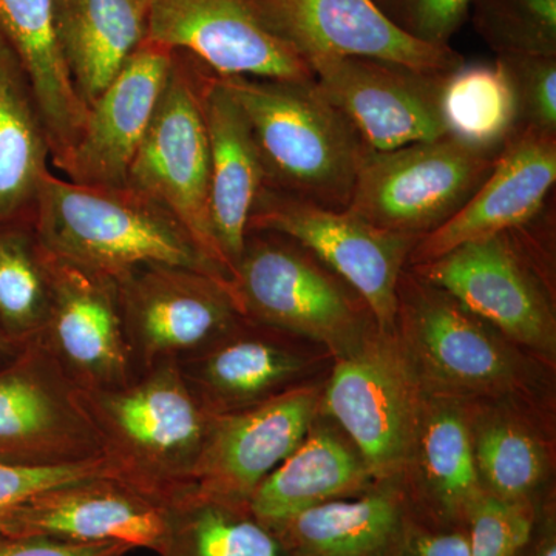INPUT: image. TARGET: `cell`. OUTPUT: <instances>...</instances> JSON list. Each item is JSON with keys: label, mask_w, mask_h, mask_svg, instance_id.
Masks as SVG:
<instances>
[{"label": "cell", "mask_w": 556, "mask_h": 556, "mask_svg": "<svg viewBox=\"0 0 556 556\" xmlns=\"http://www.w3.org/2000/svg\"><path fill=\"white\" fill-rule=\"evenodd\" d=\"M415 274L515 342L543 353L555 350L554 311L510 230L415 265Z\"/></svg>", "instance_id": "7c38bea8"}, {"label": "cell", "mask_w": 556, "mask_h": 556, "mask_svg": "<svg viewBox=\"0 0 556 556\" xmlns=\"http://www.w3.org/2000/svg\"><path fill=\"white\" fill-rule=\"evenodd\" d=\"M343 354L325 408L356 442L372 477L390 478L407 460L417 430L415 372L396 348L369 340Z\"/></svg>", "instance_id": "8fae6325"}, {"label": "cell", "mask_w": 556, "mask_h": 556, "mask_svg": "<svg viewBox=\"0 0 556 556\" xmlns=\"http://www.w3.org/2000/svg\"><path fill=\"white\" fill-rule=\"evenodd\" d=\"M317 402L316 388L291 387L254 407L214 416L192 485L249 503L257 486L302 444Z\"/></svg>", "instance_id": "e0dca14e"}, {"label": "cell", "mask_w": 556, "mask_h": 556, "mask_svg": "<svg viewBox=\"0 0 556 556\" xmlns=\"http://www.w3.org/2000/svg\"><path fill=\"white\" fill-rule=\"evenodd\" d=\"M497 155L448 135L372 152L358 172L348 208L376 228L422 239L473 197Z\"/></svg>", "instance_id": "5b68a950"}, {"label": "cell", "mask_w": 556, "mask_h": 556, "mask_svg": "<svg viewBox=\"0 0 556 556\" xmlns=\"http://www.w3.org/2000/svg\"><path fill=\"white\" fill-rule=\"evenodd\" d=\"M518 556H556V530L554 518L538 517L532 540Z\"/></svg>", "instance_id": "ab89813d"}, {"label": "cell", "mask_w": 556, "mask_h": 556, "mask_svg": "<svg viewBox=\"0 0 556 556\" xmlns=\"http://www.w3.org/2000/svg\"><path fill=\"white\" fill-rule=\"evenodd\" d=\"M102 457L78 387L39 339L0 364V463L58 467Z\"/></svg>", "instance_id": "9c48e42d"}, {"label": "cell", "mask_w": 556, "mask_h": 556, "mask_svg": "<svg viewBox=\"0 0 556 556\" xmlns=\"http://www.w3.org/2000/svg\"><path fill=\"white\" fill-rule=\"evenodd\" d=\"M397 318L433 378L450 387L495 391L510 387L515 365L481 318L468 313L447 292L422 278L401 277Z\"/></svg>", "instance_id": "ffe728a7"}, {"label": "cell", "mask_w": 556, "mask_h": 556, "mask_svg": "<svg viewBox=\"0 0 556 556\" xmlns=\"http://www.w3.org/2000/svg\"><path fill=\"white\" fill-rule=\"evenodd\" d=\"M161 506L166 536L159 556H292L244 501L188 485Z\"/></svg>", "instance_id": "83f0119b"}, {"label": "cell", "mask_w": 556, "mask_h": 556, "mask_svg": "<svg viewBox=\"0 0 556 556\" xmlns=\"http://www.w3.org/2000/svg\"><path fill=\"white\" fill-rule=\"evenodd\" d=\"M555 181L556 135L515 130L473 197L441 228L419 240L409 262H431L468 241L529 225L546 207Z\"/></svg>", "instance_id": "d6986e66"}, {"label": "cell", "mask_w": 556, "mask_h": 556, "mask_svg": "<svg viewBox=\"0 0 556 556\" xmlns=\"http://www.w3.org/2000/svg\"><path fill=\"white\" fill-rule=\"evenodd\" d=\"M175 51L146 39L87 113L64 174L75 185L126 188L127 174L166 87Z\"/></svg>", "instance_id": "ac0fdd59"}, {"label": "cell", "mask_w": 556, "mask_h": 556, "mask_svg": "<svg viewBox=\"0 0 556 556\" xmlns=\"http://www.w3.org/2000/svg\"><path fill=\"white\" fill-rule=\"evenodd\" d=\"M314 80L372 152L445 137L441 93L445 76L371 58L309 61Z\"/></svg>", "instance_id": "30bf717a"}, {"label": "cell", "mask_w": 556, "mask_h": 556, "mask_svg": "<svg viewBox=\"0 0 556 556\" xmlns=\"http://www.w3.org/2000/svg\"><path fill=\"white\" fill-rule=\"evenodd\" d=\"M422 457L426 506L424 518L415 522L430 529H464L468 508L484 492L464 417L452 409L431 417L424 431Z\"/></svg>", "instance_id": "f1b7e54d"}, {"label": "cell", "mask_w": 556, "mask_h": 556, "mask_svg": "<svg viewBox=\"0 0 556 556\" xmlns=\"http://www.w3.org/2000/svg\"><path fill=\"white\" fill-rule=\"evenodd\" d=\"M116 283L137 375L200 353L244 318L232 285L200 270L144 265Z\"/></svg>", "instance_id": "ba28073f"}, {"label": "cell", "mask_w": 556, "mask_h": 556, "mask_svg": "<svg viewBox=\"0 0 556 556\" xmlns=\"http://www.w3.org/2000/svg\"><path fill=\"white\" fill-rule=\"evenodd\" d=\"M475 447L479 479L490 495L532 503L544 477L543 450L535 439L510 424L485 428Z\"/></svg>", "instance_id": "1f68e13d"}, {"label": "cell", "mask_w": 556, "mask_h": 556, "mask_svg": "<svg viewBox=\"0 0 556 556\" xmlns=\"http://www.w3.org/2000/svg\"><path fill=\"white\" fill-rule=\"evenodd\" d=\"M412 522L405 496L380 486L268 527L292 556H401Z\"/></svg>", "instance_id": "603a6c76"}, {"label": "cell", "mask_w": 556, "mask_h": 556, "mask_svg": "<svg viewBox=\"0 0 556 556\" xmlns=\"http://www.w3.org/2000/svg\"><path fill=\"white\" fill-rule=\"evenodd\" d=\"M164 536L159 501L109 475L51 486L0 518V538L123 543L159 554Z\"/></svg>", "instance_id": "2e32d148"}, {"label": "cell", "mask_w": 556, "mask_h": 556, "mask_svg": "<svg viewBox=\"0 0 556 556\" xmlns=\"http://www.w3.org/2000/svg\"><path fill=\"white\" fill-rule=\"evenodd\" d=\"M496 61L517 100V130L556 135V56L500 54Z\"/></svg>", "instance_id": "e575fe53"}, {"label": "cell", "mask_w": 556, "mask_h": 556, "mask_svg": "<svg viewBox=\"0 0 556 556\" xmlns=\"http://www.w3.org/2000/svg\"><path fill=\"white\" fill-rule=\"evenodd\" d=\"M46 254L51 306L40 342L78 390L127 386L137 368L124 332L118 283Z\"/></svg>", "instance_id": "4fadbf2b"}, {"label": "cell", "mask_w": 556, "mask_h": 556, "mask_svg": "<svg viewBox=\"0 0 556 556\" xmlns=\"http://www.w3.org/2000/svg\"><path fill=\"white\" fill-rule=\"evenodd\" d=\"M378 9L408 36L434 47H450V39L470 14L475 0H372Z\"/></svg>", "instance_id": "d590c367"}, {"label": "cell", "mask_w": 556, "mask_h": 556, "mask_svg": "<svg viewBox=\"0 0 556 556\" xmlns=\"http://www.w3.org/2000/svg\"><path fill=\"white\" fill-rule=\"evenodd\" d=\"M364 460L329 431L313 427L288 456L249 497L252 514L266 526L328 501L368 492Z\"/></svg>", "instance_id": "4316f807"}, {"label": "cell", "mask_w": 556, "mask_h": 556, "mask_svg": "<svg viewBox=\"0 0 556 556\" xmlns=\"http://www.w3.org/2000/svg\"><path fill=\"white\" fill-rule=\"evenodd\" d=\"M538 517L535 504L501 500L484 490L464 526L471 556H518L532 540Z\"/></svg>", "instance_id": "836d02e7"}, {"label": "cell", "mask_w": 556, "mask_h": 556, "mask_svg": "<svg viewBox=\"0 0 556 556\" xmlns=\"http://www.w3.org/2000/svg\"><path fill=\"white\" fill-rule=\"evenodd\" d=\"M152 0H58V39L87 109L148 39Z\"/></svg>", "instance_id": "d4e9b609"}, {"label": "cell", "mask_w": 556, "mask_h": 556, "mask_svg": "<svg viewBox=\"0 0 556 556\" xmlns=\"http://www.w3.org/2000/svg\"><path fill=\"white\" fill-rule=\"evenodd\" d=\"M31 226L53 257L116 281L139 266L169 265L232 285L167 208L127 186L75 185L49 172L36 197Z\"/></svg>", "instance_id": "6da1fadb"}, {"label": "cell", "mask_w": 556, "mask_h": 556, "mask_svg": "<svg viewBox=\"0 0 556 556\" xmlns=\"http://www.w3.org/2000/svg\"><path fill=\"white\" fill-rule=\"evenodd\" d=\"M401 556H471L466 529H430L413 521Z\"/></svg>", "instance_id": "f35d334b"}, {"label": "cell", "mask_w": 556, "mask_h": 556, "mask_svg": "<svg viewBox=\"0 0 556 556\" xmlns=\"http://www.w3.org/2000/svg\"><path fill=\"white\" fill-rule=\"evenodd\" d=\"M101 475L113 477L105 457L58 467H25L0 463V518L43 490Z\"/></svg>", "instance_id": "8d00e7d4"}, {"label": "cell", "mask_w": 556, "mask_h": 556, "mask_svg": "<svg viewBox=\"0 0 556 556\" xmlns=\"http://www.w3.org/2000/svg\"><path fill=\"white\" fill-rule=\"evenodd\" d=\"M148 40L219 76L314 80L308 62L265 27L249 0H152Z\"/></svg>", "instance_id": "5bb4252c"}, {"label": "cell", "mask_w": 556, "mask_h": 556, "mask_svg": "<svg viewBox=\"0 0 556 556\" xmlns=\"http://www.w3.org/2000/svg\"><path fill=\"white\" fill-rule=\"evenodd\" d=\"M249 230L298 241L361 295L386 334L396 327L399 281L417 237L376 228L350 208L318 206L266 186L252 208Z\"/></svg>", "instance_id": "52a82bcc"}, {"label": "cell", "mask_w": 556, "mask_h": 556, "mask_svg": "<svg viewBox=\"0 0 556 556\" xmlns=\"http://www.w3.org/2000/svg\"><path fill=\"white\" fill-rule=\"evenodd\" d=\"M123 543H68L50 538H0V556H126Z\"/></svg>", "instance_id": "74e56055"}, {"label": "cell", "mask_w": 556, "mask_h": 556, "mask_svg": "<svg viewBox=\"0 0 556 556\" xmlns=\"http://www.w3.org/2000/svg\"><path fill=\"white\" fill-rule=\"evenodd\" d=\"M208 138V215L219 257L233 278L247 243L249 218L266 186L265 169L243 112L217 73L204 68Z\"/></svg>", "instance_id": "44dd1931"}, {"label": "cell", "mask_w": 556, "mask_h": 556, "mask_svg": "<svg viewBox=\"0 0 556 556\" xmlns=\"http://www.w3.org/2000/svg\"><path fill=\"white\" fill-rule=\"evenodd\" d=\"M79 397L113 477L160 504L192 485L214 415L175 362L138 372L124 387L79 390Z\"/></svg>", "instance_id": "3957f363"}, {"label": "cell", "mask_w": 556, "mask_h": 556, "mask_svg": "<svg viewBox=\"0 0 556 556\" xmlns=\"http://www.w3.org/2000/svg\"><path fill=\"white\" fill-rule=\"evenodd\" d=\"M22 348V346H21ZM20 346L13 345L5 336L0 332V364L2 362L9 361L11 356L17 353L21 350Z\"/></svg>", "instance_id": "60d3db41"}, {"label": "cell", "mask_w": 556, "mask_h": 556, "mask_svg": "<svg viewBox=\"0 0 556 556\" xmlns=\"http://www.w3.org/2000/svg\"><path fill=\"white\" fill-rule=\"evenodd\" d=\"M58 0H0V31L25 70L61 172L83 134L89 109L80 100L62 54Z\"/></svg>", "instance_id": "7402d4cb"}, {"label": "cell", "mask_w": 556, "mask_h": 556, "mask_svg": "<svg viewBox=\"0 0 556 556\" xmlns=\"http://www.w3.org/2000/svg\"><path fill=\"white\" fill-rule=\"evenodd\" d=\"M179 371L211 415L262 404L288 390L303 369L302 357L283 343L249 329L247 317L232 331L185 361Z\"/></svg>", "instance_id": "cb8c5ba5"}, {"label": "cell", "mask_w": 556, "mask_h": 556, "mask_svg": "<svg viewBox=\"0 0 556 556\" xmlns=\"http://www.w3.org/2000/svg\"><path fill=\"white\" fill-rule=\"evenodd\" d=\"M218 78L248 121L266 188L338 211L350 206L372 150L316 80Z\"/></svg>", "instance_id": "7a4b0ae2"}, {"label": "cell", "mask_w": 556, "mask_h": 556, "mask_svg": "<svg viewBox=\"0 0 556 556\" xmlns=\"http://www.w3.org/2000/svg\"><path fill=\"white\" fill-rule=\"evenodd\" d=\"M50 141L30 80L0 31V223L31 219Z\"/></svg>", "instance_id": "484cf974"}, {"label": "cell", "mask_w": 556, "mask_h": 556, "mask_svg": "<svg viewBox=\"0 0 556 556\" xmlns=\"http://www.w3.org/2000/svg\"><path fill=\"white\" fill-rule=\"evenodd\" d=\"M204 68L185 51H175L169 78L131 161L126 186L167 208L201 251L229 274L215 247L208 215V138L201 100Z\"/></svg>", "instance_id": "8992f818"}, {"label": "cell", "mask_w": 556, "mask_h": 556, "mask_svg": "<svg viewBox=\"0 0 556 556\" xmlns=\"http://www.w3.org/2000/svg\"><path fill=\"white\" fill-rule=\"evenodd\" d=\"M50 306L49 263L31 219L0 223V332L20 348L40 339Z\"/></svg>", "instance_id": "4dcf8cb0"}, {"label": "cell", "mask_w": 556, "mask_h": 556, "mask_svg": "<svg viewBox=\"0 0 556 556\" xmlns=\"http://www.w3.org/2000/svg\"><path fill=\"white\" fill-rule=\"evenodd\" d=\"M441 113L448 137L478 150L501 152L518 126L517 100L495 64L459 65L444 79Z\"/></svg>", "instance_id": "f546056e"}, {"label": "cell", "mask_w": 556, "mask_h": 556, "mask_svg": "<svg viewBox=\"0 0 556 556\" xmlns=\"http://www.w3.org/2000/svg\"><path fill=\"white\" fill-rule=\"evenodd\" d=\"M273 35L306 62L321 56L371 58L447 75L463 65L452 47L399 30L372 0H249Z\"/></svg>", "instance_id": "9a60e30c"}, {"label": "cell", "mask_w": 556, "mask_h": 556, "mask_svg": "<svg viewBox=\"0 0 556 556\" xmlns=\"http://www.w3.org/2000/svg\"><path fill=\"white\" fill-rule=\"evenodd\" d=\"M473 27L500 54L556 56V0H475Z\"/></svg>", "instance_id": "d6a6232c"}, {"label": "cell", "mask_w": 556, "mask_h": 556, "mask_svg": "<svg viewBox=\"0 0 556 556\" xmlns=\"http://www.w3.org/2000/svg\"><path fill=\"white\" fill-rule=\"evenodd\" d=\"M232 287L249 320L318 340L340 354L364 342L365 317L372 316L346 281L280 233L249 230Z\"/></svg>", "instance_id": "277c9868"}]
</instances>
